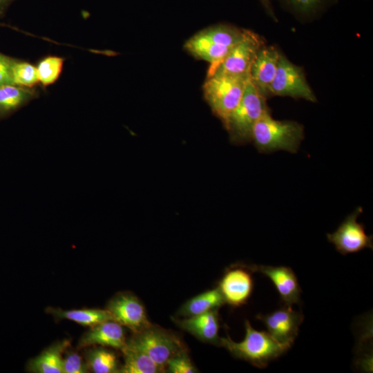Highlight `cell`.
<instances>
[{
  "mask_svg": "<svg viewBox=\"0 0 373 373\" xmlns=\"http://www.w3.org/2000/svg\"><path fill=\"white\" fill-rule=\"evenodd\" d=\"M280 52L277 48L264 44L258 51L250 68L251 82L267 98L269 97V88L276 72Z\"/></svg>",
  "mask_w": 373,
  "mask_h": 373,
  "instance_id": "cell-14",
  "label": "cell"
},
{
  "mask_svg": "<svg viewBox=\"0 0 373 373\" xmlns=\"http://www.w3.org/2000/svg\"><path fill=\"white\" fill-rule=\"evenodd\" d=\"M36 90L16 84L0 85V116L18 109L36 97Z\"/></svg>",
  "mask_w": 373,
  "mask_h": 373,
  "instance_id": "cell-21",
  "label": "cell"
},
{
  "mask_svg": "<svg viewBox=\"0 0 373 373\" xmlns=\"http://www.w3.org/2000/svg\"><path fill=\"white\" fill-rule=\"evenodd\" d=\"M12 78L14 84L32 88L38 81L37 68L32 64L17 59L12 65Z\"/></svg>",
  "mask_w": 373,
  "mask_h": 373,
  "instance_id": "cell-25",
  "label": "cell"
},
{
  "mask_svg": "<svg viewBox=\"0 0 373 373\" xmlns=\"http://www.w3.org/2000/svg\"><path fill=\"white\" fill-rule=\"evenodd\" d=\"M245 30L228 24L212 26L189 38L184 47L196 59L210 64L209 75L241 41Z\"/></svg>",
  "mask_w": 373,
  "mask_h": 373,
  "instance_id": "cell-1",
  "label": "cell"
},
{
  "mask_svg": "<svg viewBox=\"0 0 373 373\" xmlns=\"http://www.w3.org/2000/svg\"><path fill=\"white\" fill-rule=\"evenodd\" d=\"M14 1L15 0H0V17L4 15L6 11Z\"/></svg>",
  "mask_w": 373,
  "mask_h": 373,
  "instance_id": "cell-30",
  "label": "cell"
},
{
  "mask_svg": "<svg viewBox=\"0 0 373 373\" xmlns=\"http://www.w3.org/2000/svg\"><path fill=\"white\" fill-rule=\"evenodd\" d=\"M124 363L120 367L121 373H158L162 372L151 356L133 340L126 342L121 350Z\"/></svg>",
  "mask_w": 373,
  "mask_h": 373,
  "instance_id": "cell-18",
  "label": "cell"
},
{
  "mask_svg": "<svg viewBox=\"0 0 373 373\" xmlns=\"http://www.w3.org/2000/svg\"><path fill=\"white\" fill-rule=\"evenodd\" d=\"M62 369L63 373H85L89 370L86 362L75 351H66Z\"/></svg>",
  "mask_w": 373,
  "mask_h": 373,
  "instance_id": "cell-27",
  "label": "cell"
},
{
  "mask_svg": "<svg viewBox=\"0 0 373 373\" xmlns=\"http://www.w3.org/2000/svg\"><path fill=\"white\" fill-rule=\"evenodd\" d=\"M265 97L249 78L242 96L224 125L230 140L236 144L251 142L252 131L258 120L269 109Z\"/></svg>",
  "mask_w": 373,
  "mask_h": 373,
  "instance_id": "cell-4",
  "label": "cell"
},
{
  "mask_svg": "<svg viewBox=\"0 0 373 373\" xmlns=\"http://www.w3.org/2000/svg\"><path fill=\"white\" fill-rule=\"evenodd\" d=\"M252 271L262 273L268 277L277 289L285 305L298 303L300 287L294 271L289 267L268 265H248Z\"/></svg>",
  "mask_w": 373,
  "mask_h": 373,
  "instance_id": "cell-13",
  "label": "cell"
},
{
  "mask_svg": "<svg viewBox=\"0 0 373 373\" xmlns=\"http://www.w3.org/2000/svg\"><path fill=\"white\" fill-rule=\"evenodd\" d=\"M245 327V336L241 342L233 341L229 336L220 338V346L225 347L235 358L264 368L290 348L278 343L267 332L254 329L247 320Z\"/></svg>",
  "mask_w": 373,
  "mask_h": 373,
  "instance_id": "cell-3",
  "label": "cell"
},
{
  "mask_svg": "<svg viewBox=\"0 0 373 373\" xmlns=\"http://www.w3.org/2000/svg\"><path fill=\"white\" fill-rule=\"evenodd\" d=\"M251 272L247 265H233L225 271L218 287L225 303L239 307L247 302L254 289Z\"/></svg>",
  "mask_w": 373,
  "mask_h": 373,
  "instance_id": "cell-12",
  "label": "cell"
},
{
  "mask_svg": "<svg viewBox=\"0 0 373 373\" xmlns=\"http://www.w3.org/2000/svg\"><path fill=\"white\" fill-rule=\"evenodd\" d=\"M46 312L57 319H68L77 323L88 327H93L100 323L113 320L107 309H82L62 310L59 308L48 307Z\"/></svg>",
  "mask_w": 373,
  "mask_h": 373,
  "instance_id": "cell-20",
  "label": "cell"
},
{
  "mask_svg": "<svg viewBox=\"0 0 373 373\" xmlns=\"http://www.w3.org/2000/svg\"><path fill=\"white\" fill-rule=\"evenodd\" d=\"M224 303L222 295L217 287L187 300L180 308L178 314L184 318L193 317L218 309Z\"/></svg>",
  "mask_w": 373,
  "mask_h": 373,
  "instance_id": "cell-19",
  "label": "cell"
},
{
  "mask_svg": "<svg viewBox=\"0 0 373 373\" xmlns=\"http://www.w3.org/2000/svg\"><path fill=\"white\" fill-rule=\"evenodd\" d=\"M256 318L265 324L267 332L276 341L291 347L298 336L304 316L292 309L291 305H285L269 314H258Z\"/></svg>",
  "mask_w": 373,
  "mask_h": 373,
  "instance_id": "cell-11",
  "label": "cell"
},
{
  "mask_svg": "<svg viewBox=\"0 0 373 373\" xmlns=\"http://www.w3.org/2000/svg\"><path fill=\"white\" fill-rule=\"evenodd\" d=\"M337 0H280L285 8L303 20L314 18Z\"/></svg>",
  "mask_w": 373,
  "mask_h": 373,
  "instance_id": "cell-23",
  "label": "cell"
},
{
  "mask_svg": "<svg viewBox=\"0 0 373 373\" xmlns=\"http://www.w3.org/2000/svg\"><path fill=\"white\" fill-rule=\"evenodd\" d=\"M140 346L158 365L162 372L171 358L186 350L181 338L174 332L151 324L131 338Z\"/></svg>",
  "mask_w": 373,
  "mask_h": 373,
  "instance_id": "cell-6",
  "label": "cell"
},
{
  "mask_svg": "<svg viewBox=\"0 0 373 373\" xmlns=\"http://www.w3.org/2000/svg\"><path fill=\"white\" fill-rule=\"evenodd\" d=\"M64 59L48 56L42 59L37 68L38 81L43 86L55 83L62 71Z\"/></svg>",
  "mask_w": 373,
  "mask_h": 373,
  "instance_id": "cell-24",
  "label": "cell"
},
{
  "mask_svg": "<svg viewBox=\"0 0 373 373\" xmlns=\"http://www.w3.org/2000/svg\"><path fill=\"white\" fill-rule=\"evenodd\" d=\"M305 137L304 126L296 121L277 120L270 111L255 124L251 142L262 153L285 151L296 153Z\"/></svg>",
  "mask_w": 373,
  "mask_h": 373,
  "instance_id": "cell-2",
  "label": "cell"
},
{
  "mask_svg": "<svg viewBox=\"0 0 373 373\" xmlns=\"http://www.w3.org/2000/svg\"><path fill=\"white\" fill-rule=\"evenodd\" d=\"M70 345L67 339L53 343L39 355L29 361L27 370L34 373H63L62 354Z\"/></svg>",
  "mask_w": 373,
  "mask_h": 373,
  "instance_id": "cell-17",
  "label": "cell"
},
{
  "mask_svg": "<svg viewBox=\"0 0 373 373\" xmlns=\"http://www.w3.org/2000/svg\"><path fill=\"white\" fill-rule=\"evenodd\" d=\"M106 309L113 321L129 328L134 334L151 325L143 304L131 293L117 294L108 302Z\"/></svg>",
  "mask_w": 373,
  "mask_h": 373,
  "instance_id": "cell-10",
  "label": "cell"
},
{
  "mask_svg": "<svg viewBox=\"0 0 373 373\" xmlns=\"http://www.w3.org/2000/svg\"><path fill=\"white\" fill-rule=\"evenodd\" d=\"M14 58L0 52V85L14 84L12 78V65Z\"/></svg>",
  "mask_w": 373,
  "mask_h": 373,
  "instance_id": "cell-28",
  "label": "cell"
},
{
  "mask_svg": "<svg viewBox=\"0 0 373 373\" xmlns=\"http://www.w3.org/2000/svg\"><path fill=\"white\" fill-rule=\"evenodd\" d=\"M175 323L202 342L220 346L218 309L184 319H173Z\"/></svg>",
  "mask_w": 373,
  "mask_h": 373,
  "instance_id": "cell-16",
  "label": "cell"
},
{
  "mask_svg": "<svg viewBox=\"0 0 373 373\" xmlns=\"http://www.w3.org/2000/svg\"><path fill=\"white\" fill-rule=\"evenodd\" d=\"M126 342L122 325L110 320L90 327L81 337L77 348L99 345L122 350Z\"/></svg>",
  "mask_w": 373,
  "mask_h": 373,
  "instance_id": "cell-15",
  "label": "cell"
},
{
  "mask_svg": "<svg viewBox=\"0 0 373 373\" xmlns=\"http://www.w3.org/2000/svg\"><path fill=\"white\" fill-rule=\"evenodd\" d=\"M271 96L290 97L316 102V97L307 83L303 68L293 64L281 52L269 88Z\"/></svg>",
  "mask_w": 373,
  "mask_h": 373,
  "instance_id": "cell-7",
  "label": "cell"
},
{
  "mask_svg": "<svg viewBox=\"0 0 373 373\" xmlns=\"http://www.w3.org/2000/svg\"><path fill=\"white\" fill-rule=\"evenodd\" d=\"M249 78V75L233 76L214 74L208 76L204 82V98L223 125L238 104Z\"/></svg>",
  "mask_w": 373,
  "mask_h": 373,
  "instance_id": "cell-5",
  "label": "cell"
},
{
  "mask_svg": "<svg viewBox=\"0 0 373 373\" xmlns=\"http://www.w3.org/2000/svg\"><path fill=\"white\" fill-rule=\"evenodd\" d=\"M363 208L358 207L341 222L332 233H327L329 242L332 243L341 254L356 253L365 248H373L372 236L366 234L363 224L357 222Z\"/></svg>",
  "mask_w": 373,
  "mask_h": 373,
  "instance_id": "cell-9",
  "label": "cell"
},
{
  "mask_svg": "<svg viewBox=\"0 0 373 373\" xmlns=\"http://www.w3.org/2000/svg\"><path fill=\"white\" fill-rule=\"evenodd\" d=\"M170 373H195L198 370L191 361L187 350L180 352L169 360L166 371Z\"/></svg>",
  "mask_w": 373,
  "mask_h": 373,
  "instance_id": "cell-26",
  "label": "cell"
},
{
  "mask_svg": "<svg viewBox=\"0 0 373 373\" xmlns=\"http://www.w3.org/2000/svg\"><path fill=\"white\" fill-rule=\"evenodd\" d=\"M266 13L274 20L277 21L271 0H259Z\"/></svg>",
  "mask_w": 373,
  "mask_h": 373,
  "instance_id": "cell-29",
  "label": "cell"
},
{
  "mask_svg": "<svg viewBox=\"0 0 373 373\" xmlns=\"http://www.w3.org/2000/svg\"><path fill=\"white\" fill-rule=\"evenodd\" d=\"M88 370L95 373L119 372L115 354L103 346L88 349L84 354Z\"/></svg>",
  "mask_w": 373,
  "mask_h": 373,
  "instance_id": "cell-22",
  "label": "cell"
},
{
  "mask_svg": "<svg viewBox=\"0 0 373 373\" xmlns=\"http://www.w3.org/2000/svg\"><path fill=\"white\" fill-rule=\"evenodd\" d=\"M264 44L260 35L246 29L241 41L207 77L214 74L233 76L249 75L256 54Z\"/></svg>",
  "mask_w": 373,
  "mask_h": 373,
  "instance_id": "cell-8",
  "label": "cell"
}]
</instances>
